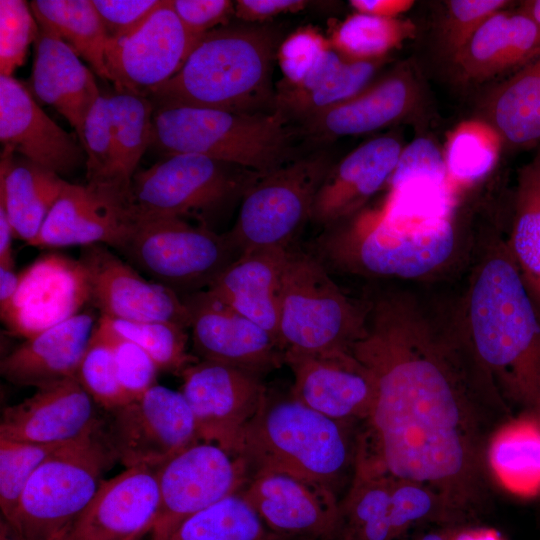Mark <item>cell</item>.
Listing matches in <instances>:
<instances>
[{
  "instance_id": "cell-1",
  "label": "cell",
  "mask_w": 540,
  "mask_h": 540,
  "mask_svg": "<svg viewBox=\"0 0 540 540\" xmlns=\"http://www.w3.org/2000/svg\"><path fill=\"white\" fill-rule=\"evenodd\" d=\"M365 305L350 351L371 373L375 394L357 449L389 476L429 489L450 520L461 519L476 503L493 383L469 343L412 297L383 292Z\"/></svg>"
},
{
  "instance_id": "cell-2",
  "label": "cell",
  "mask_w": 540,
  "mask_h": 540,
  "mask_svg": "<svg viewBox=\"0 0 540 540\" xmlns=\"http://www.w3.org/2000/svg\"><path fill=\"white\" fill-rule=\"evenodd\" d=\"M383 204L331 234L333 266L380 278L415 279L438 271L458 245L455 189L435 143L416 139L401 152Z\"/></svg>"
},
{
  "instance_id": "cell-3",
  "label": "cell",
  "mask_w": 540,
  "mask_h": 540,
  "mask_svg": "<svg viewBox=\"0 0 540 540\" xmlns=\"http://www.w3.org/2000/svg\"><path fill=\"white\" fill-rule=\"evenodd\" d=\"M466 339L488 378L513 399L540 402V311L511 255L496 244L469 287Z\"/></svg>"
},
{
  "instance_id": "cell-4",
  "label": "cell",
  "mask_w": 540,
  "mask_h": 540,
  "mask_svg": "<svg viewBox=\"0 0 540 540\" xmlns=\"http://www.w3.org/2000/svg\"><path fill=\"white\" fill-rule=\"evenodd\" d=\"M280 38L277 29L258 23L215 28L198 40L179 72L147 97L154 106L272 113V73Z\"/></svg>"
},
{
  "instance_id": "cell-5",
  "label": "cell",
  "mask_w": 540,
  "mask_h": 540,
  "mask_svg": "<svg viewBox=\"0 0 540 540\" xmlns=\"http://www.w3.org/2000/svg\"><path fill=\"white\" fill-rule=\"evenodd\" d=\"M352 425L323 415L291 393L268 390L244 431L239 456L252 475L282 472L336 493L355 465L358 437L352 439Z\"/></svg>"
},
{
  "instance_id": "cell-6",
  "label": "cell",
  "mask_w": 540,
  "mask_h": 540,
  "mask_svg": "<svg viewBox=\"0 0 540 540\" xmlns=\"http://www.w3.org/2000/svg\"><path fill=\"white\" fill-rule=\"evenodd\" d=\"M299 128L280 111L243 114L164 104L154 106L152 145L166 155L197 154L269 173L301 156Z\"/></svg>"
},
{
  "instance_id": "cell-7",
  "label": "cell",
  "mask_w": 540,
  "mask_h": 540,
  "mask_svg": "<svg viewBox=\"0 0 540 540\" xmlns=\"http://www.w3.org/2000/svg\"><path fill=\"white\" fill-rule=\"evenodd\" d=\"M365 315L366 305L347 297L316 255L289 249L279 294L278 339L284 351H350Z\"/></svg>"
},
{
  "instance_id": "cell-8",
  "label": "cell",
  "mask_w": 540,
  "mask_h": 540,
  "mask_svg": "<svg viewBox=\"0 0 540 540\" xmlns=\"http://www.w3.org/2000/svg\"><path fill=\"white\" fill-rule=\"evenodd\" d=\"M117 460L102 423L50 456L29 479L10 525L22 540H59Z\"/></svg>"
},
{
  "instance_id": "cell-9",
  "label": "cell",
  "mask_w": 540,
  "mask_h": 540,
  "mask_svg": "<svg viewBox=\"0 0 540 540\" xmlns=\"http://www.w3.org/2000/svg\"><path fill=\"white\" fill-rule=\"evenodd\" d=\"M166 156L132 178L130 197L141 216L191 217L211 228L208 218L241 200L262 175L197 154Z\"/></svg>"
},
{
  "instance_id": "cell-10",
  "label": "cell",
  "mask_w": 540,
  "mask_h": 540,
  "mask_svg": "<svg viewBox=\"0 0 540 540\" xmlns=\"http://www.w3.org/2000/svg\"><path fill=\"white\" fill-rule=\"evenodd\" d=\"M118 251L180 296L206 290L241 255L226 232L177 217L141 216Z\"/></svg>"
},
{
  "instance_id": "cell-11",
  "label": "cell",
  "mask_w": 540,
  "mask_h": 540,
  "mask_svg": "<svg viewBox=\"0 0 540 540\" xmlns=\"http://www.w3.org/2000/svg\"><path fill=\"white\" fill-rule=\"evenodd\" d=\"M332 165L322 150L262 174L243 195L238 217L226 232L240 253L291 248L311 221L317 192Z\"/></svg>"
},
{
  "instance_id": "cell-12",
  "label": "cell",
  "mask_w": 540,
  "mask_h": 540,
  "mask_svg": "<svg viewBox=\"0 0 540 540\" xmlns=\"http://www.w3.org/2000/svg\"><path fill=\"white\" fill-rule=\"evenodd\" d=\"M160 502L150 540H167L190 516L242 491L251 479L245 460L199 441L157 468Z\"/></svg>"
},
{
  "instance_id": "cell-13",
  "label": "cell",
  "mask_w": 540,
  "mask_h": 540,
  "mask_svg": "<svg viewBox=\"0 0 540 540\" xmlns=\"http://www.w3.org/2000/svg\"><path fill=\"white\" fill-rule=\"evenodd\" d=\"M110 413L105 435L125 468H158L200 441L194 416L180 390L156 384Z\"/></svg>"
},
{
  "instance_id": "cell-14",
  "label": "cell",
  "mask_w": 540,
  "mask_h": 540,
  "mask_svg": "<svg viewBox=\"0 0 540 540\" xmlns=\"http://www.w3.org/2000/svg\"><path fill=\"white\" fill-rule=\"evenodd\" d=\"M180 376V392L190 406L200 441L239 456L244 431L268 392L263 377L206 360L193 363Z\"/></svg>"
},
{
  "instance_id": "cell-15",
  "label": "cell",
  "mask_w": 540,
  "mask_h": 540,
  "mask_svg": "<svg viewBox=\"0 0 540 540\" xmlns=\"http://www.w3.org/2000/svg\"><path fill=\"white\" fill-rule=\"evenodd\" d=\"M201 37L188 32L170 0L164 1L137 32L107 41L109 80L117 92L147 97L179 72Z\"/></svg>"
},
{
  "instance_id": "cell-16",
  "label": "cell",
  "mask_w": 540,
  "mask_h": 540,
  "mask_svg": "<svg viewBox=\"0 0 540 540\" xmlns=\"http://www.w3.org/2000/svg\"><path fill=\"white\" fill-rule=\"evenodd\" d=\"M140 217L130 193L67 182L29 245L52 248L101 244L119 250Z\"/></svg>"
},
{
  "instance_id": "cell-17",
  "label": "cell",
  "mask_w": 540,
  "mask_h": 540,
  "mask_svg": "<svg viewBox=\"0 0 540 540\" xmlns=\"http://www.w3.org/2000/svg\"><path fill=\"white\" fill-rule=\"evenodd\" d=\"M190 313L193 355L234 366L261 377L284 365L278 339L229 308L206 290L182 295Z\"/></svg>"
},
{
  "instance_id": "cell-18",
  "label": "cell",
  "mask_w": 540,
  "mask_h": 540,
  "mask_svg": "<svg viewBox=\"0 0 540 540\" xmlns=\"http://www.w3.org/2000/svg\"><path fill=\"white\" fill-rule=\"evenodd\" d=\"M78 260L87 274L90 303L100 311V316L128 321H165L190 328V313L181 296L143 278L108 246H85Z\"/></svg>"
},
{
  "instance_id": "cell-19",
  "label": "cell",
  "mask_w": 540,
  "mask_h": 540,
  "mask_svg": "<svg viewBox=\"0 0 540 540\" xmlns=\"http://www.w3.org/2000/svg\"><path fill=\"white\" fill-rule=\"evenodd\" d=\"M18 276L14 297L0 314L13 335L30 338L77 315L90 302L87 274L79 260L45 254Z\"/></svg>"
},
{
  "instance_id": "cell-20",
  "label": "cell",
  "mask_w": 540,
  "mask_h": 540,
  "mask_svg": "<svg viewBox=\"0 0 540 540\" xmlns=\"http://www.w3.org/2000/svg\"><path fill=\"white\" fill-rule=\"evenodd\" d=\"M284 364L294 378L290 393L305 405L348 424L367 419L375 394L374 381L351 351L288 350Z\"/></svg>"
},
{
  "instance_id": "cell-21",
  "label": "cell",
  "mask_w": 540,
  "mask_h": 540,
  "mask_svg": "<svg viewBox=\"0 0 540 540\" xmlns=\"http://www.w3.org/2000/svg\"><path fill=\"white\" fill-rule=\"evenodd\" d=\"M266 526L287 539L334 540L339 501L332 490L274 471L258 472L241 491Z\"/></svg>"
},
{
  "instance_id": "cell-22",
  "label": "cell",
  "mask_w": 540,
  "mask_h": 540,
  "mask_svg": "<svg viewBox=\"0 0 540 540\" xmlns=\"http://www.w3.org/2000/svg\"><path fill=\"white\" fill-rule=\"evenodd\" d=\"M160 502L157 468L137 466L102 481L59 540H127L150 532Z\"/></svg>"
},
{
  "instance_id": "cell-23",
  "label": "cell",
  "mask_w": 540,
  "mask_h": 540,
  "mask_svg": "<svg viewBox=\"0 0 540 540\" xmlns=\"http://www.w3.org/2000/svg\"><path fill=\"white\" fill-rule=\"evenodd\" d=\"M0 141L11 151L58 175L86 164L81 143L37 104L28 87L0 75Z\"/></svg>"
},
{
  "instance_id": "cell-24",
  "label": "cell",
  "mask_w": 540,
  "mask_h": 540,
  "mask_svg": "<svg viewBox=\"0 0 540 540\" xmlns=\"http://www.w3.org/2000/svg\"><path fill=\"white\" fill-rule=\"evenodd\" d=\"M94 403L76 376L37 388L30 397L4 409L0 438L35 443L74 441L101 422Z\"/></svg>"
},
{
  "instance_id": "cell-25",
  "label": "cell",
  "mask_w": 540,
  "mask_h": 540,
  "mask_svg": "<svg viewBox=\"0 0 540 540\" xmlns=\"http://www.w3.org/2000/svg\"><path fill=\"white\" fill-rule=\"evenodd\" d=\"M403 148L392 136H380L333 164L314 201L311 221L325 228L347 220L388 184Z\"/></svg>"
},
{
  "instance_id": "cell-26",
  "label": "cell",
  "mask_w": 540,
  "mask_h": 540,
  "mask_svg": "<svg viewBox=\"0 0 540 540\" xmlns=\"http://www.w3.org/2000/svg\"><path fill=\"white\" fill-rule=\"evenodd\" d=\"M97 321L94 314L80 312L27 338L1 360V375L36 389L76 376Z\"/></svg>"
},
{
  "instance_id": "cell-27",
  "label": "cell",
  "mask_w": 540,
  "mask_h": 540,
  "mask_svg": "<svg viewBox=\"0 0 540 540\" xmlns=\"http://www.w3.org/2000/svg\"><path fill=\"white\" fill-rule=\"evenodd\" d=\"M34 46L30 90L70 123L79 141L86 117L101 96L94 75L68 44L43 26Z\"/></svg>"
},
{
  "instance_id": "cell-28",
  "label": "cell",
  "mask_w": 540,
  "mask_h": 540,
  "mask_svg": "<svg viewBox=\"0 0 540 540\" xmlns=\"http://www.w3.org/2000/svg\"><path fill=\"white\" fill-rule=\"evenodd\" d=\"M414 100L415 85L410 75L398 71L311 115L297 127L314 142L368 133L399 120Z\"/></svg>"
},
{
  "instance_id": "cell-29",
  "label": "cell",
  "mask_w": 540,
  "mask_h": 540,
  "mask_svg": "<svg viewBox=\"0 0 540 540\" xmlns=\"http://www.w3.org/2000/svg\"><path fill=\"white\" fill-rule=\"evenodd\" d=\"M540 57V26L519 8L493 14L455 56L462 76L477 82L514 74Z\"/></svg>"
},
{
  "instance_id": "cell-30",
  "label": "cell",
  "mask_w": 540,
  "mask_h": 540,
  "mask_svg": "<svg viewBox=\"0 0 540 540\" xmlns=\"http://www.w3.org/2000/svg\"><path fill=\"white\" fill-rule=\"evenodd\" d=\"M289 249L241 254L206 291L278 339L279 294Z\"/></svg>"
},
{
  "instance_id": "cell-31",
  "label": "cell",
  "mask_w": 540,
  "mask_h": 540,
  "mask_svg": "<svg viewBox=\"0 0 540 540\" xmlns=\"http://www.w3.org/2000/svg\"><path fill=\"white\" fill-rule=\"evenodd\" d=\"M66 183L58 174L2 149L0 206L15 238L27 244L35 239Z\"/></svg>"
},
{
  "instance_id": "cell-32",
  "label": "cell",
  "mask_w": 540,
  "mask_h": 540,
  "mask_svg": "<svg viewBox=\"0 0 540 540\" xmlns=\"http://www.w3.org/2000/svg\"><path fill=\"white\" fill-rule=\"evenodd\" d=\"M392 477L356 453L354 476L339 502L334 540H396L390 521Z\"/></svg>"
},
{
  "instance_id": "cell-33",
  "label": "cell",
  "mask_w": 540,
  "mask_h": 540,
  "mask_svg": "<svg viewBox=\"0 0 540 540\" xmlns=\"http://www.w3.org/2000/svg\"><path fill=\"white\" fill-rule=\"evenodd\" d=\"M487 114L496 133L509 144L525 147L540 141V57L496 88Z\"/></svg>"
},
{
  "instance_id": "cell-34",
  "label": "cell",
  "mask_w": 540,
  "mask_h": 540,
  "mask_svg": "<svg viewBox=\"0 0 540 540\" xmlns=\"http://www.w3.org/2000/svg\"><path fill=\"white\" fill-rule=\"evenodd\" d=\"M490 467L499 483L520 497L540 493V425L522 418L502 426L488 448Z\"/></svg>"
},
{
  "instance_id": "cell-35",
  "label": "cell",
  "mask_w": 540,
  "mask_h": 540,
  "mask_svg": "<svg viewBox=\"0 0 540 540\" xmlns=\"http://www.w3.org/2000/svg\"><path fill=\"white\" fill-rule=\"evenodd\" d=\"M30 7L38 25L59 36L99 77L109 80L105 62L108 38L93 1L33 0Z\"/></svg>"
},
{
  "instance_id": "cell-36",
  "label": "cell",
  "mask_w": 540,
  "mask_h": 540,
  "mask_svg": "<svg viewBox=\"0 0 540 540\" xmlns=\"http://www.w3.org/2000/svg\"><path fill=\"white\" fill-rule=\"evenodd\" d=\"M508 247L540 311V153L519 171Z\"/></svg>"
},
{
  "instance_id": "cell-37",
  "label": "cell",
  "mask_w": 540,
  "mask_h": 540,
  "mask_svg": "<svg viewBox=\"0 0 540 540\" xmlns=\"http://www.w3.org/2000/svg\"><path fill=\"white\" fill-rule=\"evenodd\" d=\"M167 540H289L270 530L241 491L184 520Z\"/></svg>"
},
{
  "instance_id": "cell-38",
  "label": "cell",
  "mask_w": 540,
  "mask_h": 540,
  "mask_svg": "<svg viewBox=\"0 0 540 540\" xmlns=\"http://www.w3.org/2000/svg\"><path fill=\"white\" fill-rule=\"evenodd\" d=\"M119 186L130 191L131 181L153 140L154 105L143 95L117 92L108 95Z\"/></svg>"
},
{
  "instance_id": "cell-39",
  "label": "cell",
  "mask_w": 540,
  "mask_h": 540,
  "mask_svg": "<svg viewBox=\"0 0 540 540\" xmlns=\"http://www.w3.org/2000/svg\"><path fill=\"white\" fill-rule=\"evenodd\" d=\"M377 67V60L347 59L335 74L312 88L293 90L277 86L275 110L280 111L293 124H299L311 115L361 91Z\"/></svg>"
},
{
  "instance_id": "cell-40",
  "label": "cell",
  "mask_w": 540,
  "mask_h": 540,
  "mask_svg": "<svg viewBox=\"0 0 540 540\" xmlns=\"http://www.w3.org/2000/svg\"><path fill=\"white\" fill-rule=\"evenodd\" d=\"M103 317L120 335L139 345L160 371L181 375L199 359L188 351L187 328L165 321H128Z\"/></svg>"
},
{
  "instance_id": "cell-41",
  "label": "cell",
  "mask_w": 540,
  "mask_h": 540,
  "mask_svg": "<svg viewBox=\"0 0 540 540\" xmlns=\"http://www.w3.org/2000/svg\"><path fill=\"white\" fill-rule=\"evenodd\" d=\"M415 26L407 20L357 13L339 28L334 43L352 60H378L412 36Z\"/></svg>"
},
{
  "instance_id": "cell-42",
  "label": "cell",
  "mask_w": 540,
  "mask_h": 540,
  "mask_svg": "<svg viewBox=\"0 0 540 540\" xmlns=\"http://www.w3.org/2000/svg\"><path fill=\"white\" fill-rule=\"evenodd\" d=\"M68 443L0 438V507L4 520L10 525L29 479L50 456Z\"/></svg>"
},
{
  "instance_id": "cell-43",
  "label": "cell",
  "mask_w": 540,
  "mask_h": 540,
  "mask_svg": "<svg viewBox=\"0 0 540 540\" xmlns=\"http://www.w3.org/2000/svg\"><path fill=\"white\" fill-rule=\"evenodd\" d=\"M79 142L86 154V183L130 193L118 184L108 95H101L91 108Z\"/></svg>"
},
{
  "instance_id": "cell-44",
  "label": "cell",
  "mask_w": 540,
  "mask_h": 540,
  "mask_svg": "<svg viewBox=\"0 0 540 540\" xmlns=\"http://www.w3.org/2000/svg\"><path fill=\"white\" fill-rule=\"evenodd\" d=\"M76 378L93 401L108 412L132 400L123 391L108 343L95 330L76 372Z\"/></svg>"
},
{
  "instance_id": "cell-45",
  "label": "cell",
  "mask_w": 540,
  "mask_h": 540,
  "mask_svg": "<svg viewBox=\"0 0 540 540\" xmlns=\"http://www.w3.org/2000/svg\"><path fill=\"white\" fill-rule=\"evenodd\" d=\"M96 331L110 346L119 383L131 400L156 385L160 370L139 345L116 332L101 316Z\"/></svg>"
},
{
  "instance_id": "cell-46",
  "label": "cell",
  "mask_w": 540,
  "mask_h": 540,
  "mask_svg": "<svg viewBox=\"0 0 540 540\" xmlns=\"http://www.w3.org/2000/svg\"><path fill=\"white\" fill-rule=\"evenodd\" d=\"M479 126L461 127L454 134L445 157L448 175L455 184L471 183L485 175L495 161L494 144Z\"/></svg>"
},
{
  "instance_id": "cell-47",
  "label": "cell",
  "mask_w": 540,
  "mask_h": 540,
  "mask_svg": "<svg viewBox=\"0 0 540 540\" xmlns=\"http://www.w3.org/2000/svg\"><path fill=\"white\" fill-rule=\"evenodd\" d=\"M38 31L30 4L23 0L0 1V75L12 76L24 63Z\"/></svg>"
},
{
  "instance_id": "cell-48",
  "label": "cell",
  "mask_w": 540,
  "mask_h": 540,
  "mask_svg": "<svg viewBox=\"0 0 540 540\" xmlns=\"http://www.w3.org/2000/svg\"><path fill=\"white\" fill-rule=\"evenodd\" d=\"M433 519L449 520L435 494L417 483L392 477L390 521L395 539L401 540L414 524Z\"/></svg>"
},
{
  "instance_id": "cell-49",
  "label": "cell",
  "mask_w": 540,
  "mask_h": 540,
  "mask_svg": "<svg viewBox=\"0 0 540 540\" xmlns=\"http://www.w3.org/2000/svg\"><path fill=\"white\" fill-rule=\"evenodd\" d=\"M506 0H452L442 28L448 52L455 57L477 30L496 12L510 5Z\"/></svg>"
},
{
  "instance_id": "cell-50",
  "label": "cell",
  "mask_w": 540,
  "mask_h": 540,
  "mask_svg": "<svg viewBox=\"0 0 540 540\" xmlns=\"http://www.w3.org/2000/svg\"><path fill=\"white\" fill-rule=\"evenodd\" d=\"M108 41L137 32L159 9L163 0H93Z\"/></svg>"
},
{
  "instance_id": "cell-51",
  "label": "cell",
  "mask_w": 540,
  "mask_h": 540,
  "mask_svg": "<svg viewBox=\"0 0 540 540\" xmlns=\"http://www.w3.org/2000/svg\"><path fill=\"white\" fill-rule=\"evenodd\" d=\"M170 4L185 29L197 37L235 14V2L228 0H170Z\"/></svg>"
},
{
  "instance_id": "cell-52",
  "label": "cell",
  "mask_w": 540,
  "mask_h": 540,
  "mask_svg": "<svg viewBox=\"0 0 540 540\" xmlns=\"http://www.w3.org/2000/svg\"><path fill=\"white\" fill-rule=\"evenodd\" d=\"M326 47L324 39L311 32H300L288 38L278 53L285 76L283 80L296 81Z\"/></svg>"
},
{
  "instance_id": "cell-53",
  "label": "cell",
  "mask_w": 540,
  "mask_h": 540,
  "mask_svg": "<svg viewBox=\"0 0 540 540\" xmlns=\"http://www.w3.org/2000/svg\"><path fill=\"white\" fill-rule=\"evenodd\" d=\"M309 4L303 0H238L235 15L245 23L256 24L279 14L300 11Z\"/></svg>"
},
{
  "instance_id": "cell-54",
  "label": "cell",
  "mask_w": 540,
  "mask_h": 540,
  "mask_svg": "<svg viewBox=\"0 0 540 540\" xmlns=\"http://www.w3.org/2000/svg\"><path fill=\"white\" fill-rule=\"evenodd\" d=\"M350 5L357 13L385 18H397L413 5L411 0H352Z\"/></svg>"
},
{
  "instance_id": "cell-55",
  "label": "cell",
  "mask_w": 540,
  "mask_h": 540,
  "mask_svg": "<svg viewBox=\"0 0 540 540\" xmlns=\"http://www.w3.org/2000/svg\"><path fill=\"white\" fill-rule=\"evenodd\" d=\"M19 276L14 269V262L0 264V314L4 313L16 292Z\"/></svg>"
},
{
  "instance_id": "cell-56",
  "label": "cell",
  "mask_w": 540,
  "mask_h": 540,
  "mask_svg": "<svg viewBox=\"0 0 540 540\" xmlns=\"http://www.w3.org/2000/svg\"><path fill=\"white\" fill-rule=\"evenodd\" d=\"M13 228L3 207L0 206V264L13 263Z\"/></svg>"
},
{
  "instance_id": "cell-57",
  "label": "cell",
  "mask_w": 540,
  "mask_h": 540,
  "mask_svg": "<svg viewBox=\"0 0 540 540\" xmlns=\"http://www.w3.org/2000/svg\"><path fill=\"white\" fill-rule=\"evenodd\" d=\"M454 540H501L496 531L479 529L460 533Z\"/></svg>"
},
{
  "instance_id": "cell-58",
  "label": "cell",
  "mask_w": 540,
  "mask_h": 540,
  "mask_svg": "<svg viewBox=\"0 0 540 540\" xmlns=\"http://www.w3.org/2000/svg\"><path fill=\"white\" fill-rule=\"evenodd\" d=\"M518 8L540 26V0L522 1Z\"/></svg>"
},
{
  "instance_id": "cell-59",
  "label": "cell",
  "mask_w": 540,
  "mask_h": 540,
  "mask_svg": "<svg viewBox=\"0 0 540 540\" xmlns=\"http://www.w3.org/2000/svg\"><path fill=\"white\" fill-rule=\"evenodd\" d=\"M0 540H22L8 522L1 520Z\"/></svg>"
},
{
  "instance_id": "cell-60",
  "label": "cell",
  "mask_w": 540,
  "mask_h": 540,
  "mask_svg": "<svg viewBox=\"0 0 540 540\" xmlns=\"http://www.w3.org/2000/svg\"><path fill=\"white\" fill-rule=\"evenodd\" d=\"M419 540H446V538L438 532H428L422 535Z\"/></svg>"
},
{
  "instance_id": "cell-61",
  "label": "cell",
  "mask_w": 540,
  "mask_h": 540,
  "mask_svg": "<svg viewBox=\"0 0 540 540\" xmlns=\"http://www.w3.org/2000/svg\"><path fill=\"white\" fill-rule=\"evenodd\" d=\"M144 535L145 534H138V535L132 536L131 538L127 540H140V538H142Z\"/></svg>"
}]
</instances>
